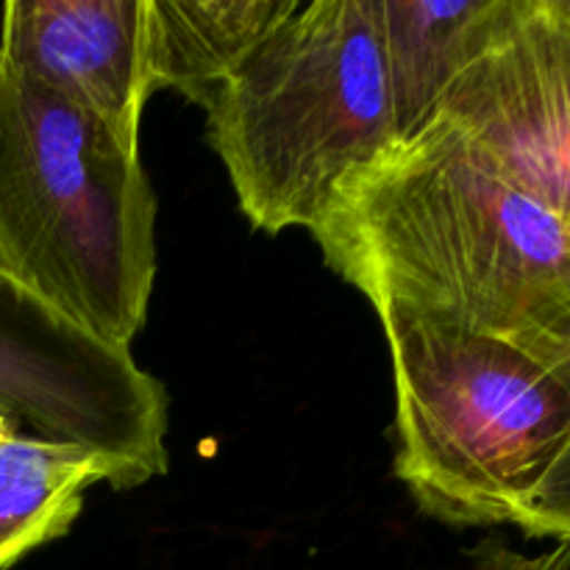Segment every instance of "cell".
Wrapping results in <instances>:
<instances>
[{
	"mask_svg": "<svg viewBox=\"0 0 570 570\" xmlns=\"http://www.w3.org/2000/svg\"><path fill=\"white\" fill-rule=\"evenodd\" d=\"M432 122L570 232V14L557 0H507Z\"/></svg>",
	"mask_w": 570,
	"mask_h": 570,
	"instance_id": "6",
	"label": "cell"
},
{
	"mask_svg": "<svg viewBox=\"0 0 570 570\" xmlns=\"http://www.w3.org/2000/svg\"><path fill=\"white\" fill-rule=\"evenodd\" d=\"M206 111L250 226L312 232L334 189L401 142L373 0L301 3Z\"/></svg>",
	"mask_w": 570,
	"mask_h": 570,
	"instance_id": "3",
	"label": "cell"
},
{
	"mask_svg": "<svg viewBox=\"0 0 570 570\" xmlns=\"http://www.w3.org/2000/svg\"><path fill=\"white\" fill-rule=\"evenodd\" d=\"M0 56L139 148L154 89L150 0H11Z\"/></svg>",
	"mask_w": 570,
	"mask_h": 570,
	"instance_id": "7",
	"label": "cell"
},
{
	"mask_svg": "<svg viewBox=\"0 0 570 570\" xmlns=\"http://www.w3.org/2000/svg\"><path fill=\"white\" fill-rule=\"evenodd\" d=\"M395 387V476L451 527L521 521L570 440V387L501 340L382 317Z\"/></svg>",
	"mask_w": 570,
	"mask_h": 570,
	"instance_id": "4",
	"label": "cell"
},
{
	"mask_svg": "<svg viewBox=\"0 0 570 570\" xmlns=\"http://www.w3.org/2000/svg\"><path fill=\"white\" fill-rule=\"evenodd\" d=\"M557 6H560V9L566 11V14H570V0H557Z\"/></svg>",
	"mask_w": 570,
	"mask_h": 570,
	"instance_id": "15",
	"label": "cell"
},
{
	"mask_svg": "<svg viewBox=\"0 0 570 570\" xmlns=\"http://www.w3.org/2000/svg\"><path fill=\"white\" fill-rule=\"evenodd\" d=\"M312 237L379 321L501 340L551 371L570 356V232L434 122L356 167Z\"/></svg>",
	"mask_w": 570,
	"mask_h": 570,
	"instance_id": "1",
	"label": "cell"
},
{
	"mask_svg": "<svg viewBox=\"0 0 570 570\" xmlns=\"http://www.w3.org/2000/svg\"><path fill=\"white\" fill-rule=\"evenodd\" d=\"M301 0H150L154 89L209 109L220 83Z\"/></svg>",
	"mask_w": 570,
	"mask_h": 570,
	"instance_id": "9",
	"label": "cell"
},
{
	"mask_svg": "<svg viewBox=\"0 0 570 570\" xmlns=\"http://www.w3.org/2000/svg\"><path fill=\"white\" fill-rule=\"evenodd\" d=\"M529 540L570 543V440L515 523Z\"/></svg>",
	"mask_w": 570,
	"mask_h": 570,
	"instance_id": "11",
	"label": "cell"
},
{
	"mask_svg": "<svg viewBox=\"0 0 570 570\" xmlns=\"http://www.w3.org/2000/svg\"><path fill=\"white\" fill-rule=\"evenodd\" d=\"M106 482L120 490L117 468L76 443L14 434L0 445V570L70 532L83 493Z\"/></svg>",
	"mask_w": 570,
	"mask_h": 570,
	"instance_id": "10",
	"label": "cell"
},
{
	"mask_svg": "<svg viewBox=\"0 0 570 570\" xmlns=\"http://www.w3.org/2000/svg\"><path fill=\"white\" fill-rule=\"evenodd\" d=\"M557 376H560L562 379V382H566L568 384V387H570V356H568V360L566 362H562V365L560 367H557Z\"/></svg>",
	"mask_w": 570,
	"mask_h": 570,
	"instance_id": "14",
	"label": "cell"
},
{
	"mask_svg": "<svg viewBox=\"0 0 570 570\" xmlns=\"http://www.w3.org/2000/svg\"><path fill=\"white\" fill-rule=\"evenodd\" d=\"M507 0H373L399 139L417 137Z\"/></svg>",
	"mask_w": 570,
	"mask_h": 570,
	"instance_id": "8",
	"label": "cell"
},
{
	"mask_svg": "<svg viewBox=\"0 0 570 570\" xmlns=\"http://www.w3.org/2000/svg\"><path fill=\"white\" fill-rule=\"evenodd\" d=\"M0 406L37 438L104 454L134 490L167 473V393L115 348L0 278Z\"/></svg>",
	"mask_w": 570,
	"mask_h": 570,
	"instance_id": "5",
	"label": "cell"
},
{
	"mask_svg": "<svg viewBox=\"0 0 570 570\" xmlns=\"http://www.w3.org/2000/svg\"><path fill=\"white\" fill-rule=\"evenodd\" d=\"M0 278L115 348H131L156 282L139 148L3 56Z\"/></svg>",
	"mask_w": 570,
	"mask_h": 570,
	"instance_id": "2",
	"label": "cell"
},
{
	"mask_svg": "<svg viewBox=\"0 0 570 570\" xmlns=\"http://www.w3.org/2000/svg\"><path fill=\"white\" fill-rule=\"evenodd\" d=\"M476 570H570V543H554L540 554H523L504 540H484L471 551Z\"/></svg>",
	"mask_w": 570,
	"mask_h": 570,
	"instance_id": "12",
	"label": "cell"
},
{
	"mask_svg": "<svg viewBox=\"0 0 570 570\" xmlns=\"http://www.w3.org/2000/svg\"><path fill=\"white\" fill-rule=\"evenodd\" d=\"M17 423H20V421H17V417L11 415L6 406H0V445H3L6 440L14 438V434H20V432H17Z\"/></svg>",
	"mask_w": 570,
	"mask_h": 570,
	"instance_id": "13",
	"label": "cell"
}]
</instances>
